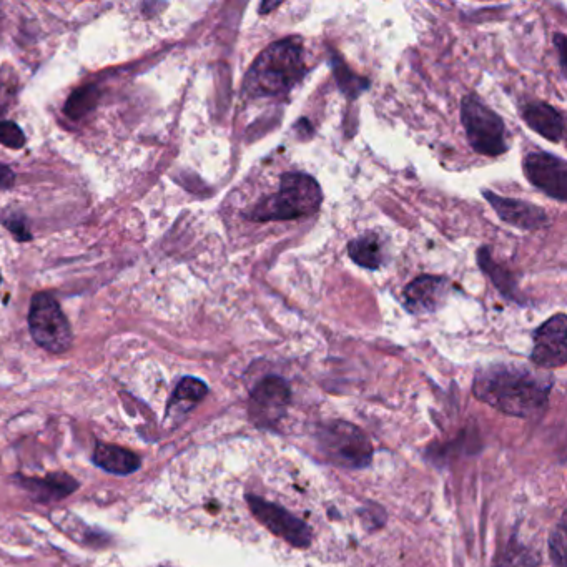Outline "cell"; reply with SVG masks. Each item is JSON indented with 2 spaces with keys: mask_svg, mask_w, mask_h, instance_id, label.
Instances as JSON below:
<instances>
[{
  "mask_svg": "<svg viewBox=\"0 0 567 567\" xmlns=\"http://www.w3.org/2000/svg\"><path fill=\"white\" fill-rule=\"evenodd\" d=\"M448 290L449 282L446 278L421 275L405 288L403 298H405L406 310L413 315L434 313L443 306Z\"/></svg>",
  "mask_w": 567,
  "mask_h": 567,
  "instance_id": "12",
  "label": "cell"
},
{
  "mask_svg": "<svg viewBox=\"0 0 567 567\" xmlns=\"http://www.w3.org/2000/svg\"><path fill=\"white\" fill-rule=\"evenodd\" d=\"M523 119L529 129L549 142L559 143L564 139L566 124L559 110L546 102H533L523 109Z\"/></svg>",
  "mask_w": 567,
  "mask_h": 567,
  "instance_id": "13",
  "label": "cell"
},
{
  "mask_svg": "<svg viewBox=\"0 0 567 567\" xmlns=\"http://www.w3.org/2000/svg\"><path fill=\"white\" fill-rule=\"evenodd\" d=\"M567 526L566 514L559 521L558 526L553 531L551 541H549V548H551V558L558 567H566V553H567Z\"/></svg>",
  "mask_w": 567,
  "mask_h": 567,
  "instance_id": "22",
  "label": "cell"
},
{
  "mask_svg": "<svg viewBox=\"0 0 567 567\" xmlns=\"http://www.w3.org/2000/svg\"><path fill=\"white\" fill-rule=\"evenodd\" d=\"M0 143H4L5 147L19 150V148L25 145L24 132H22L19 125L14 124V122L0 120Z\"/></svg>",
  "mask_w": 567,
  "mask_h": 567,
  "instance_id": "24",
  "label": "cell"
},
{
  "mask_svg": "<svg viewBox=\"0 0 567 567\" xmlns=\"http://www.w3.org/2000/svg\"><path fill=\"white\" fill-rule=\"evenodd\" d=\"M478 263L484 275H488V277L491 278L493 285L496 286L506 298L523 303V300L519 298L518 283L514 280L513 273L508 272L506 268L494 262L488 247H483L479 250Z\"/></svg>",
  "mask_w": 567,
  "mask_h": 567,
  "instance_id": "18",
  "label": "cell"
},
{
  "mask_svg": "<svg viewBox=\"0 0 567 567\" xmlns=\"http://www.w3.org/2000/svg\"><path fill=\"white\" fill-rule=\"evenodd\" d=\"M498 567H538V556L518 541H511Z\"/></svg>",
  "mask_w": 567,
  "mask_h": 567,
  "instance_id": "21",
  "label": "cell"
},
{
  "mask_svg": "<svg viewBox=\"0 0 567 567\" xmlns=\"http://www.w3.org/2000/svg\"><path fill=\"white\" fill-rule=\"evenodd\" d=\"M99 99L100 90L95 85H85L82 89L75 90L65 102V114L69 115L70 119H82L97 107Z\"/></svg>",
  "mask_w": 567,
  "mask_h": 567,
  "instance_id": "20",
  "label": "cell"
},
{
  "mask_svg": "<svg viewBox=\"0 0 567 567\" xmlns=\"http://www.w3.org/2000/svg\"><path fill=\"white\" fill-rule=\"evenodd\" d=\"M247 503L253 516L278 538L285 539L293 548L305 549L311 544L313 533L300 518L267 499L248 494Z\"/></svg>",
  "mask_w": 567,
  "mask_h": 567,
  "instance_id": "7",
  "label": "cell"
},
{
  "mask_svg": "<svg viewBox=\"0 0 567 567\" xmlns=\"http://www.w3.org/2000/svg\"><path fill=\"white\" fill-rule=\"evenodd\" d=\"M461 124L474 152L486 157H499L508 152L506 125L478 95L464 97L461 104Z\"/></svg>",
  "mask_w": 567,
  "mask_h": 567,
  "instance_id": "5",
  "label": "cell"
},
{
  "mask_svg": "<svg viewBox=\"0 0 567 567\" xmlns=\"http://www.w3.org/2000/svg\"><path fill=\"white\" fill-rule=\"evenodd\" d=\"M553 383L526 366L493 365L478 371L474 396L504 415L536 418L548 406Z\"/></svg>",
  "mask_w": 567,
  "mask_h": 567,
  "instance_id": "1",
  "label": "cell"
},
{
  "mask_svg": "<svg viewBox=\"0 0 567 567\" xmlns=\"http://www.w3.org/2000/svg\"><path fill=\"white\" fill-rule=\"evenodd\" d=\"M77 481L67 474H50L47 478L27 479L25 488L30 491L35 501H57L74 493L77 489Z\"/></svg>",
  "mask_w": 567,
  "mask_h": 567,
  "instance_id": "16",
  "label": "cell"
},
{
  "mask_svg": "<svg viewBox=\"0 0 567 567\" xmlns=\"http://www.w3.org/2000/svg\"><path fill=\"white\" fill-rule=\"evenodd\" d=\"M524 175L534 187L548 197L564 203L567 200V163L546 152L529 153L524 158Z\"/></svg>",
  "mask_w": 567,
  "mask_h": 567,
  "instance_id": "9",
  "label": "cell"
},
{
  "mask_svg": "<svg viewBox=\"0 0 567 567\" xmlns=\"http://www.w3.org/2000/svg\"><path fill=\"white\" fill-rule=\"evenodd\" d=\"M323 192L320 183L308 173H283L277 193L255 203L245 218L250 222H286L310 217L320 210Z\"/></svg>",
  "mask_w": 567,
  "mask_h": 567,
  "instance_id": "3",
  "label": "cell"
},
{
  "mask_svg": "<svg viewBox=\"0 0 567 567\" xmlns=\"http://www.w3.org/2000/svg\"><path fill=\"white\" fill-rule=\"evenodd\" d=\"M0 282H2V277H0Z\"/></svg>",
  "mask_w": 567,
  "mask_h": 567,
  "instance_id": "28",
  "label": "cell"
},
{
  "mask_svg": "<svg viewBox=\"0 0 567 567\" xmlns=\"http://www.w3.org/2000/svg\"><path fill=\"white\" fill-rule=\"evenodd\" d=\"M14 173L9 167L0 165V188H10L14 185Z\"/></svg>",
  "mask_w": 567,
  "mask_h": 567,
  "instance_id": "25",
  "label": "cell"
},
{
  "mask_svg": "<svg viewBox=\"0 0 567 567\" xmlns=\"http://www.w3.org/2000/svg\"><path fill=\"white\" fill-rule=\"evenodd\" d=\"M0 222L4 223L7 230H9L14 237L19 238V242H29L30 238H32L29 227H27V223H25V218L22 217L19 212L5 210V212L0 215Z\"/></svg>",
  "mask_w": 567,
  "mask_h": 567,
  "instance_id": "23",
  "label": "cell"
},
{
  "mask_svg": "<svg viewBox=\"0 0 567 567\" xmlns=\"http://www.w3.org/2000/svg\"><path fill=\"white\" fill-rule=\"evenodd\" d=\"M484 198L498 213V217L508 225L521 228V230H538L549 223L548 213L534 203L524 202L519 198H508L496 195L493 192H484Z\"/></svg>",
  "mask_w": 567,
  "mask_h": 567,
  "instance_id": "11",
  "label": "cell"
},
{
  "mask_svg": "<svg viewBox=\"0 0 567 567\" xmlns=\"http://www.w3.org/2000/svg\"><path fill=\"white\" fill-rule=\"evenodd\" d=\"M94 463L107 473L119 474V476H129L140 469L139 456L115 444H97L94 451Z\"/></svg>",
  "mask_w": 567,
  "mask_h": 567,
  "instance_id": "15",
  "label": "cell"
},
{
  "mask_svg": "<svg viewBox=\"0 0 567 567\" xmlns=\"http://www.w3.org/2000/svg\"><path fill=\"white\" fill-rule=\"evenodd\" d=\"M29 328L35 343L54 355L72 346V328L59 303L49 293H35L30 301Z\"/></svg>",
  "mask_w": 567,
  "mask_h": 567,
  "instance_id": "6",
  "label": "cell"
},
{
  "mask_svg": "<svg viewBox=\"0 0 567 567\" xmlns=\"http://www.w3.org/2000/svg\"><path fill=\"white\" fill-rule=\"evenodd\" d=\"M316 441L325 458L341 468L363 469L373 458L370 438L348 421H330L321 426Z\"/></svg>",
  "mask_w": 567,
  "mask_h": 567,
  "instance_id": "4",
  "label": "cell"
},
{
  "mask_svg": "<svg viewBox=\"0 0 567 567\" xmlns=\"http://www.w3.org/2000/svg\"><path fill=\"white\" fill-rule=\"evenodd\" d=\"M207 393L208 386L202 380L192 378V376L183 378L173 391L172 398L168 401L165 420L170 421L175 426L182 423L195 410V406L207 396Z\"/></svg>",
  "mask_w": 567,
  "mask_h": 567,
  "instance_id": "14",
  "label": "cell"
},
{
  "mask_svg": "<svg viewBox=\"0 0 567 567\" xmlns=\"http://www.w3.org/2000/svg\"><path fill=\"white\" fill-rule=\"evenodd\" d=\"M280 5H282V2H263L260 5V14L267 15L270 10L277 9Z\"/></svg>",
  "mask_w": 567,
  "mask_h": 567,
  "instance_id": "27",
  "label": "cell"
},
{
  "mask_svg": "<svg viewBox=\"0 0 567 567\" xmlns=\"http://www.w3.org/2000/svg\"><path fill=\"white\" fill-rule=\"evenodd\" d=\"M290 386L280 376H267L250 396V416L258 426L272 428L285 416L290 405Z\"/></svg>",
  "mask_w": 567,
  "mask_h": 567,
  "instance_id": "8",
  "label": "cell"
},
{
  "mask_svg": "<svg viewBox=\"0 0 567 567\" xmlns=\"http://www.w3.org/2000/svg\"><path fill=\"white\" fill-rule=\"evenodd\" d=\"M554 42L558 45L559 59H561V65H563L561 69H563L564 72V70H566V60H564V44H566V39H564L563 34H558L556 35V40H554Z\"/></svg>",
  "mask_w": 567,
  "mask_h": 567,
  "instance_id": "26",
  "label": "cell"
},
{
  "mask_svg": "<svg viewBox=\"0 0 567 567\" xmlns=\"http://www.w3.org/2000/svg\"><path fill=\"white\" fill-rule=\"evenodd\" d=\"M331 67L335 74L336 84L340 87L341 94L346 99L355 100L360 97L363 92L370 89V80L365 77H358L353 70L345 64V60L341 59L338 54H331Z\"/></svg>",
  "mask_w": 567,
  "mask_h": 567,
  "instance_id": "19",
  "label": "cell"
},
{
  "mask_svg": "<svg viewBox=\"0 0 567 567\" xmlns=\"http://www.w3.org/2000/svg\"><path fill=\"white\" fill-rule=\"evenodd\" d=\"M534 365L546 370L561 368L567 363V318L564 313L549 318L534 333L531 355Z\"/></svg>",
  "mask_w": 567,
  "mask_h": 567,
  "instance_id": "10",
  "label": "cell"
},
{
  "mask_svg": "<svg viewBox=\"0 0 567 567\" xmlns=\"http://www.w3.org/2000/svg\"><path fill=\"white\" fill-rule=\"evenodd\" d=\"M305 50L298 37L268 45L248 70L243 94L248 99H280L305 77Z\"/></svg>",
  "mask_w": 567,
  "mask_h": 567,
  "instance_id": "2",
  "label": "cell"
},
{
  "mask_svg": "<svg viewBox=\"0 0 567 567\" xmlns=\"http://www.w3.org/2000/svg\"><path fill=\"white\" fill-rule=\"evenodd\" d=\"M348 255L358 267L378 270L383 265V245L375 233H366L348 243Z\"/></svg>",
  "mask_w": 567,
  "mask_h": 567,
  "instance_id": "17",
  "label": "cell"
}]
</instances>
